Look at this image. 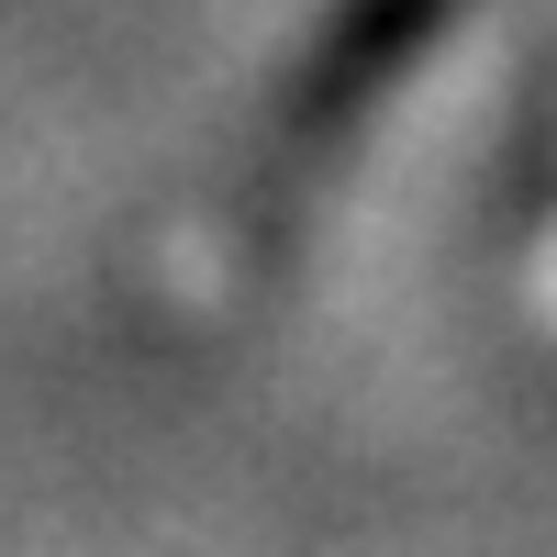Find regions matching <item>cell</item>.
I'll return each mask as SVG.
<instances>
[{
	"instance_id": "obj_1",
	"label": "cell",
	"mask_w": 557,
	"mask_h": 557,
	"mask_svg": "<svg viewBox=\"0 0 557 557\" xmlns=\"http://www.w3.org/2000/svg\"><path fill=\"white\" fill-rule=\"evenodd\" d=\"M446 12H457V0H346L335 34H323V67H312V89H301V123L346 112L368 78H391V67H401V57H412V45H424Z\"/></svg>"
}]
</instances>
